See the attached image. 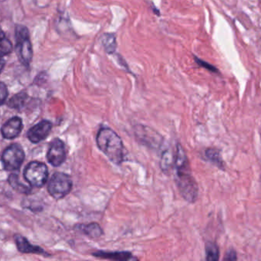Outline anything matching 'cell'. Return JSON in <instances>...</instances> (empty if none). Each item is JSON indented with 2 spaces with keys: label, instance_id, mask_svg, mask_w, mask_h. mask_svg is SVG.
<instances>
[{
  "label": "cell",
  "instance_id": "3",
  "mask_svg": "<svg viewBox=\"0 0 261 261\" xmlns=\"http://www.w3.org/2000/svg\"><path fill=\"white\" fill-rule=\"evenodd\" d=\"M16 39L19 58L23 65L29 66L33 61V50L27 28L17 26L16 28Z\"/></svg>",
  "mask_w": 261,
  "mask_h": 261
},
{
  "label": "cell",
  "instance_id": "2",
  "mask_svg": "<svg viewBox=\"0 0 261 261\" xmlns=\"http://www.w3.org/2000/svg\"><path fill=\"white\" fill-rule=\"evenodd\" d=\"M97 144L100 151L113 164H122L125 160L124 146L122 139L113 129L101 127L97 136Z\"/></svg>",
  "mask_w": 261,
  "mask_h": 261
},
{
  "label": "cell",
  "instance_id": "24",
  "mask_svg": "<svg viewBox=\"0 0 261 261\" xmlns=\"http://www.w3.org/2000/svg\"><path fill=\"white\" fill-rule=\"evenodd\" d=\"M237 259V253L234 250H229L224 259L225 260H236Z\"/></svg>",
  "mask_w": 261,
  "mask_h": 261
},
{
  "label": "cell",
  "instance_id": "25",
  "mask_svg": "<svg viewBox=\"0 0 261 261\" xmlns=\"http://www.w3.org/2000/svg\"><path fill=\"white\" fill-rule=\"evenodd\" d=\"M4 66H5V61L0 58V73L4 69Z\"/></svg>",
  "mask_w": 261,
  "mask_h": 261
},
{
  "label": "cell",
  "instance_id": "23",
  "mask_svg": "<svg viewBox=\"0 0 261 261\" xmlns=\"http://www.w3.org/2000/svg\"><path fill=\"white\" fill-rule=\"evenodd\" d=\"M8 97V89L4 83L0 82V105L4 104Z\"/></svg>",
  "mask_w": 261,
  "mask_h": 261
},
{
  "label": "cell",
  "instance_id": "5",
  "mask_svg": "<svg viewBox=\"0 0 261 261\" xmlns=\"http://www.w3.org/2000/svg\"><path fill=\"white\" fill-rule=\"evenodd\" d=\"M24 177L31 186L42 187L49 178L47 166L40 162H32L25 169Z\"/></svg>",
  "mask_w": 261,
  "mask_h": 261
},
{
  "label": "cell",
  "instance_id": "12",
  "mask_svg": "<svg viewBox=\"0 0 261 261\" xmlns=\"http://www.w3.org/2000/svg\"><path fill=\"white\" fill-rule=\"evenodd\" d=\"M96 257L103 259H113V260L126 261L137 259L134 258L132 253L128 251H103L98 250L92 253Z\"/></svg>",
  "mask_w": 261,
  "mask_h": 261
},
{
  "label": "cell",
  "instance_id": "16",
  "mask_svg": "<svg viewBox=\"0 0 261 261\" xmlns=\"http://www.w3.org/2000/svg\"><path fill=\"white\" fill-rule=\"evenodd\" d=\"M8 182L10 186H11V187L13 188L14 190L17 191V192H20V193L29 195V194L32 192V189H31L30 186L23 183V182L20 181L18 175H10V176H9Z\"/></svg>",
  "mask_w": 261,
  "mask_h": 261
},
{
  "label": "cell",
  "instance_id": "13",
  "mask_svg": "<svg viewBox=\"0 0 261 261\" xmlns=\"http://www.w3.org/2000/svg\"><path fill=\"white\" fill-rule=\"evenodd\" d=\"M100 42L106 54L113 55L116 53L117 42H116V36L115 33H103L100 37Z\"/></svg>",
  "mask_w": 261,
  "mask_h": 261
},
{
  "label": "cell",
  "instance_id": "18",
  "mask_svg": "<svg viewBox=\"0 0 261 261\" xmlns=\"http://www.w3.org/2000/svg\"><path fill=\"white\" fill-rule=\"evenodd\" d=\"M219 247L214 242L208 241L205 243V259L207 260L217 261L219 259Z\"/></svg>",
  "mask_w": 261,
  "mask_h": 261
},
{
  "label": "cell",
  "instance_id": "14",
  "mask_svg": "<svg viewBox=\"0 0 261 261\" xmlns=\"http://www.w3.org/2000/svg\"><path fill=\"white\" fill-rule=\"evenodd\" d=\"M80 231L90 238H99L103 235V230L97 223L93 222L79 226Z\"/></svg>",
  "mask_w": 261,
  "mask_h": 261
},
{
  "label": "cell",
  "instance_id": "11",
  "mask_svg": "<svg viewBox=\"0 0 261 261\" xmlns=\"http://www.w3.org/2000/svg\"><path fill=\"white\" fill-rule=\"evenodd\" d=\"M14 240L17 243L19 251L21 252V253H35V254H42L44 256L49 255V253H46L42 247L32 244L26 237L20 235V234H16L14 236Z\"/></svg>",
  "mask_w": 261,
  "mask_h": 261
},
{
  "label": "cell",
  "instance_id": "8",
  "mask_svg": "<svg viewBox=\"0 0 261 261\" xmlns=\"http://www.w3.org/2000/svg\"><path fill=\"white\" fill-rule=\"evenodd\" d=\"M47 159L49 163L55 166H61L66 159V150L64 143L59 139H55L51 143L48 151Z\"/></svg>",
  "mask_w": 261,
  "mask_h": 261
},
{
  "label": "cell",
  "instance_id": "1",
  "mask_svg": "<svg viewBox=\"0 0 261 261\" xmlns=\"http://www.w3.org/2000/svg\"><path fill=\"white\" fill-rule=\"evenodd\" d=\"M176 170L175 180L181 195L189 203L196 202L198 197V186L191 170L189 159L183 147L178 144L174 151Z\"/></svg>",
  "mask_w": 261,
  "mask_h": 261
},
{
  "label": "cell",
  "instance_id": "19",
  "mask_svg": "<svg viewBox=\"0 0 261 261\" xmlns=\"http://www.w3.org/2000/svg\"><path fill=\"white\" fill-rule=\"evenodd\" d=\"M28 97V94L25 92L19 93L9 100L8 106L11 108L20 110L26 105Z\"/></svg>",
  "mask_w": 261,
  "mask_h": 261
},
{
  "label": "cell",
  "instance_id": "10",
  "mask_svg": "<svg viewBox=\"0 0 261 261\" xmlns=\"http://www.w3.org/2000/svg\"><path fill=\"white\" fill-rule=\"evenodd\" d=\"M23 127V121L21 118L15 116L9 119L3 126L1 128V133L5 139L13 140L20 135Z\"/></svg>",
  "mask_w": 261,
  "mask_h": 261
},
{
  "label": "cell",
  "instance_id": "17",
  "mask_svg": "<svg viewBox=\"0 0 261 261\" xmlns=\"http://www.w3.org/2000/svg\"><path fill=\"white\" fill-rule=\"evenodd\" d=\"M205 155L207 160L211 162L213 165L221 170H224V163L221 158V153L218 150L213 148L208 149L205 150Z\"/></svg>",
  "mask_w": 261,
  "mask_h": 261
},
{
  "label": "cell",
  "instance_id": "22",
  "mask_svg": "<svg viewBox=\"0 0 261 261\" xmlns=\"http://www.w3.org/2000/svg\"><path fill=\"white\" fill-rule=\"evenodd\" d=\"M115 56V58H116V62H117L118 65L120 66V68H122L123 71H126L127 73H130V74H133L132 71L129 69V65L127 64V61L125 60V58L119 53H115L113 54Z\"/></svg>",
  "mask_w": 261,
  "mask_h": 261
},
{
  "label": "cell",
  "instance_id": "7",
  "mask_svg": "<svg viewBox=\"0 0 261 261\" xmlns=\"http://www.w3.org/2000/svg\"><path fill=\"white\" fill-rule=\"evenodd\" d=\"M135 135L140 142L152 149H157L161 146L163 139L158 133L146 126H137Z\"/></svg>",
  "mask_w": 261,
  "mask_h": 261
},
{
  "label": "cell",
  "instance_id": "15",
  "mask_svg": "<svg viewBox=\"0 0 261 261\" xmlns=\"http://www.w3.org/2000/svg\"><path fill=\"white\" fill-rule=\"evenodd\" d=\"M174 165V153L166 149L162 152L161 160H160V167L165 173H168Z\"/></svg>",
  "mask_w": 261,
  "mask_h": 261
},
{
  "label": "cell",
  "instance_id": "9",
  "mask_svg": "<svg viewBox=\"0 0 261 261\" xmlns=\"http://www.w3.org/2000/svg\"><path fill=\"white\" fill-rule=\"evenodd\" d=\"M52 122L49 120H42L28 131L27 137L33 144H38L49 137L52 130Z\"/></svg>",
  "mask_w": 261,
  "mask_h": 261
},
{
  "label": "cell",
  "instance_id": "20",
  "mask_svg": "<svg viewBox=\"0 0 261 261\" xmlns=\"http://www.w3.org/2000/svg\"><path fill=\"white\" fill-rule=\"evenodd\" d=\"M193 58L195 60V63L198 65V66L201 67V68H205V69L208 70V71H211L212 73H215V74H218L219 73V70L216 68V67L214 66V65H211V64L208 63L207 61H204V60L201 59L200 58H198L197 55H193Z\"/></svg>",
  "mask_w": 261,
  "mask_h": 261
},
{
  "label": "cell",
  "instance_id": "4",
  "mask_svg": "<svg viewBox=\"0 0 261 261\" xmlns=\"http://www.w3.org/2000/svg\"><path fill=\"white\" fill-rule=\"evenodd\" d=\"M72 180L68 175L63 173H55L51 178L48 192L56 200L65 198L72 189Z\"/></svg>",
  "mask_w": 261,
  "mask_h": 261
},
{
  "label": "cell",
  "instance_id": "26",
  "mask_svg": "<svg viewBox=\"0 0 261 261\" xmlns=\"http://www.w3.org/2000/svg\"><path fill=\"white\" fill-rule=\"evenodd\" d=\"M4 38H5V34H4V31L2 30V29L0 28V41L3 40Z\"/></svg>",
  "mask_w": 261,
  "mask_h": 261
},
{
  "label": "cell",
  "instance_id": "6",
  "mask_svg": "<svg viewBox=\"0 0 261 261\" xmlns=\"http://www.w3.org/2000/svg\"><path fill=\"white\" fill-rule=\"evenodd\" d=\"M24 160V151L21 146L18 144H12L3 153V164L5 170L8 171H17L20 170Z\"/></svg>",
  "mask_w": 261,
  "mask_h": 261
},
{
  "label": "cell",
  "instance_id": "21",
  "mask_svg": "<svg viewBox=\"0 0 261 261\" xmlns=\"http://www.w3.org/2000/svg\"><path fill=\"white\" fill-rule=\"evenodd\" d=\"M12 50L13 45L8 39L5 37L3 40L0 41V58L11 53Z\"/></svg>",
  "mask_w": 261,
  "mask_h": 261
}]
</instances>
